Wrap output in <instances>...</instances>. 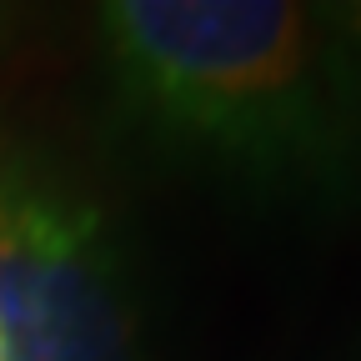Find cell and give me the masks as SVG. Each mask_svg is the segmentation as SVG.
I'll return each instance as SVG.
<instances>
[{
    "mask_svg": "<svg viewBox=\"0 0 361 361\" xmlns=\"http://www.w3.org/2000/svg\"><path fill=\"white\" fill-rule=\"evenodd\" d=\"M96 40L121 116L221 180L291 201H361V66L322 6L111 0Z\"/></svg>",
    "mask_w": 361,
    "mask_h": 361,
    "instance_id": "obj_1",
    "label": "cell"
},
{
    "mask_svg": "<svg viewBox=\"0 0 361 361\" xmlns=\"http://www.w3.org/2000/svg\"><path fill=\"white\" fill-rule=\"evenodd\" d=\"M0 326L16 361H146L141 296L106 206L0 130Z\"/></svg>",
    "mask_w": 361,
    "mask_h": 361,
    "instance_id": "obj_2",
    "label": "cell"
},
{
    "mask_svg": "<svg viewBox=\"0 0 361 361\" xmlns=\"http://www.w3.org/2000/svg\"><path fill=\"white\" fill-rule=\"evenodd\" d=\"M331 30L341 35V45L351 51V61L361 66V0H346V6H322Z\"/></svg>",
    "mask_w": 361,
    "mask_h": 361,
    "instance_id": "obj_3",
    "label": "cell"
},
{
    "mask_svg": "<svg viewBox=\"0 0 361 361\" xmlns=\"http://www.w3.org/2000/svg\"><path fill=\"white\" fill-rule=\"evenodd\" d=\"M0 361H16V351H11V336H6V326H0Z\"/></svg>",
    "mask_w": 361,
    "mask_h": 361,
    "instance_id": "obj_4",
    "label": "cell"
}]
</instances>
